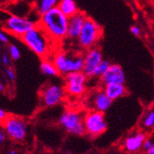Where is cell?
Wrapping results in <instances>:
<instances>
[{"instance_id": "836d02e7", "label": "cell", "mask_w": 154, "mask_h": 154, "mask_svg": "<svg viewBox=\"0 0 154 154\" xmlns=\"http://www.w3.org/2000/svg\"><path fill=\"white\" fill-rule=\"evenodd\" d=\"M8 154H17V153H16V151H15V150H11V151H9V152H8Z\"/></svg>"}, {"instance_id": "4316f807", "label": "cell", "mask_w": 154, "mask_h": 154, "mask_svg": "<svg viewBox=\"0 0 154 154\" xmlns=\"http://www.w3.org/2000/svg\"><path fill=\"white\" fill-rule=\"evenodd\" d=\"M8 113L7 111H5L4 109L0 108V124H3V122L7 119V117L8 116Z\"/></svg>"}, {"instance_id": "cb8c5ba5", "label": "cell", "mask_w": 154, "mask_h": 154, "mask_svg": "<svg viewBox=\"0 0 154 154\" xmlns=\"http://www.w3.org/2000/svg\"><path fill=\"white\" fill-rule=\"evenodd\" d=\"M8 42H9V38H8V33L3 29H1L0 30V43L1 44H8Z\"/></svg>"}, {"instance_id": "484cf974", "label": "cell", "mask_w": 154, "mask_h": 154, "mask_svg": "<svg viewBox=\"0 0 154 154\" xmlns=\"http://www.w3.org/2000/svg\"><path fill=\"white\" fill-rule=\"evenodd\" d=\"M6 138H7L6 133L4 131V128L2 127V125L0 124V146L4 144V142L6 141Z\"/></svg>"}, {"instance_id": "5b68a950", "label": "cell", "mask_w": 154, "mask_h": 154, "mask_svg": "<svg viewBox=\"0 0 154 154\" xmlns=\"http://www.w3.org/2000/svg\"><path fill=\"white\" fill-rule=\"evenodd\" d=\"M37 24V21L26 16H19L12 14L3 22V30L16 38H20L28 31Z\"/></svg>"}, {"instance_id": "44dd1931", "label": "cell", "mask_w": 154, "mask_h": 154, "mask_svg": "<svg viewBox=\"0 0 154 154\" xmlns=\"http://www.w3.org/2000/svg\"><path fill=\"white\" fill-rule=\"evenodd\" d=\"M8 55L9 57L14 60V61H17L20 58V55H21V52L20 49L19 48V46L15 44H11L8 46Z\"/></svg>"}, {"instance_id": "2e32d148", "label": "cell", "mask_w": 154, "mask_h": 154, "mask_svg": "<svg viewBox=\"0 0 154 154\" xmlns=\"http://www.w3.org/2000/svg\"><path fill=\"white\" fill-rule=\"evenodd\" d=\"M145 140V135L142 133H137L135 136L128 137L125 141V148L128 151L134 152L140 149L143 141Z\"/></svg>"}, {"instance_id": "4dcf8cb0", "label": "cell", "mask_w": 154, "mask_h": 154, "mask_svg": "<svg viewBox=\"0 0 154 154\" xmlns=\"http://www.w3.org/2000/svg\"><path fill=\"white\" fill-rule=\"evenodd\" d=\"M147 154H154V143L150 146V148L147 150Z\"/></svg>"}, {"instance_id": "5bb4252c", "label": "cell", "mask_w": 154, "mask_h": 154, "mask_svg": "<svg viewBox=\"0 0 154 154\" xmlns=\"http://www.w3.org/2000/svg\"><path fill=\"white\" fill-rule=\"evenodd\" d=\"M92 110L104 113L112 105V101L103 91H95L90 97Z\"/></svg>"}, {"instance_id": "7c38bea8", "label": "cell", "mask_w": 154, "mask_h": 154, "mask_svg": "<svg viewBox=\"0 0 154 154\" xmlns=\"http://www.w3.org/2000/svg\"><path fill=\"white\" fill-rule=\"evenodd\" d=\"M87 15L85 13L79 11L75 15L68 18L67 23V32L66 40L71 42V43H76V41L81 32L83 24L85 22Z\"/></svg>"}, {"instance_id": "7a4b0ae2", "label": "cell", "mask_w": 154, "mask_h": 154, "mask_svg": "<svg viewBox=\"0 0 154 154\" xmlns=\"http://www.w3.org/2000/svg\"><path fill=\"white\" fill-rule=\"evenodd\" d=\"M20 39L41 59L51 57L53 53V43L45 32L38 24L32 27Z\"/></svg>"}, {"instance_id": "ffe728a7", "label": "cell", "mask_w": 154, "mask_h": 154, "mask_svg": "<svg viewBox=\"0 0 154 154\" xmlns=\"http://www.w3.org/2000/svg\"><path fill=\"white\" fill-rule=\"evenodd\" d=\"M110 65H111V63L109 61L103 59L99 64L97 65V66L94 68V70L92 72V75H91V79H92V78H99L100 79L106 72V70L108 69V67L110 66Z\"/></svg>"}, {"instance_id": "ac0fdd59", "label": "cell", "mask_w": 154, "mask_h": 154, "mask_svg": "<svg viewBox=\"0 0 154 154\" xmlns=\"http://www.w3.org/2000/svg\"><path fill=\"white\" fill-rule=\"evenodd\" d=\"M40 69H41L42 73L45 76H47V77L54 78V77H57L59 75L57 69V67H55L51 57H45V58L41 59Z\"/></svg>"}, {"instance_id": "f1b7e54d", "label": "cell", "mask_w": 154, "mask_h": 154, "mask_svg": "<svg viewBox=\"0 0 154 154\" xmlns=\"http://www.w3.org/2000/svg\"><path fill=\"white\" fill-rule=\"evenodd\" d=\"M152 145V142H151V140H149V139H147V140H144L143 141V143H142V147H143V149H145V150H148L149 148H150V146Z\"/></svg>"}, {"instance_id": "6da1fadb", "label": "cell", "mask_w": 154, "mask_h": 154, "mask_svg": "<svg viewBox=\"0 0 154 154\" xmlns=\"http://www.w3.org/2000/svg\"><path fill=\"white\" fill-rule=\"evenodd\" d=\"M68 18L54 7L41 14L37 24L48 35L53 44H60L66 40Z\"/></svg>"}, {"instance_id": "d6a6232c", "label": "cell", "mask_w": 154, "mask_h": 154, "mask_svg": "<svg viewBox=\"0 0 154 154\" xmlns=\"http://www.w3.org/2000/svg\"><path fill=\"white\" fill-rule=\"evenodd\" d=\"M4 5H5V3H4L3 0H0V7H3Z\"/></svg>"}, {"instance_id": "8fae6325", "label": "cell", "mask_w": 154, "mask_h": 154, "mask_svg": "<svg viewBox=\"0 0 154 154\" xmlns=\"http://www.w3.org/2000/svg\"><path fill=\"white\" fill-rule=\"evenodd\" d=\"M83 69L82 72L85 74L88 79L91 78L94 68L103 60V54L101 50L97 46L90 48L83 53Z\"/></svg>"}, {"instance_id": "e0dca14e", "label": "cell", "mask_w": 154, "mask_h": 154, "mask_svg": "<svg viewBox=\"0 0 154 154\" xmlns=\"http://www.w3.org/2000/svg\"><path fill=\"white\" fill-rule=\"evenodd\" d=\"M57 7L67 18L75 15L79 11L75 0H59Z\"/></svg>"}, {"instance_id": "52a82bcc", "label": "cell", "mask_w": 154, "mask_h": 154, "mask_svg": "<svg viewBox=\"0 0 154 154\" xmlns=\"http://www.w3.org/2000/svg\"><path fill=\"white\" fill-rule=\"evenodd\" d=\"M83 124L85 132L93 137L102 135L107 128L103 113L96 110L88 112L85 116H83Z\"/></svg>"}, {"instance_id": "4fadbf2b", "label": "cell", "mask_w": 154, "mask_h": 154, "mask_svg": "<svg viewBox=\"0 0 154 154\" xmlns=\"http://www.w3.org/2000/svg\"><path fill=\"white\" fill-rule=\"evenodd\" d=\"M103 85L110 83H121L124 84L125 81V75L120 65L111 64L106 72L100 78Z\"/></svg>"}, {"instance_id": "d6986e66", "label": "cell", "mask_w": 154, "mask_h": 154, "mask_svg": "<svg viewBox=\"0 0 154 154\" xmlns=\"http://www.w3.org/2000/svg\"><path fill=\"white\" fill-rule=\"evenodd\" d=\"M59 0H35L34 2V9L37 15L40 16L41 14L46 12L47 10L57 7Z\"/></svg>"}, {"instance_id": "f546056e", "label": "cell", "mask_w": 154, "mask_h": 154, "mask_svg": "<svg viewBox=\"0 0 154 154\" xmlns=\"http://www.w3.org/2000/svg\"><path fill=\"white\" fill-rule=\"evenodd\" d=\"M5 91V84L2 81V79H0V92H4Z\"/></svg>"}, {"instance_id": "9a60e30c", "label": "cell", "mask_w": 154, "mask_h": 154, "mask_svg": "<svg viewBox=\"0 0 154 154\" xmlns=\"http://www.w3.org/2000/svg\"><path fill=\"white\" fill-rule=\"evenodd\" d=\"M103 86V91L112 101L121 98L127 93V89L124 84L121 83H110Z\"/></svg>"}, {"instance_id": "7402d4cb", "label": "cell", "mask_w": 154, "mask_h": 154, "mask_svg": "<svg viewBox=\"0 0 154 154\" xmlns=\"http://www.w3.org/2000/svg\"><path fill=\"white\" fill-rule=\"evenodd\" d=\"M144 125L147 128H151L152 125H154V111L149 113L144 120Z\"/></svg>"}, {"instance_id": "277c9868", "label": "cell", "mask_w": 154, "mask_h": 154, "mask_svg": "<svg viewBox=\"0 0 154 154\" xmlns=\"http://www.w3.org/2000/svg\"><path fill=\"white\" fill-rule=\"evenodd\" d=\"M103 36V29L93 19L87 16L81 32L76 41L78 47L81 51H86L96 46Z\"/></svg>"}, {"instance_id": "603a6c76", "label": "cell", "mask_w": 154, "mask_h": 154, "mask_svg": "<svg viewBox=\"0 0 154 154\" xmlns=\"http://www.w3.org/2000/svg\"><path fill=\"white\" fill-rule=\"evenodd\" d=\"M5 74H6L7 79L9 81H11V82H13L14 80L16 79V72H15V70H14L12 67L8 66L6 68V70H5Z\"/></svg>"}, {"instance_id": "3957f363", "label": "cell", "mask_w": 154, "mask_h": 154, "mask_svg": "<svg viewBox=\"0 0 154 154\" xmlns=\"http://www.w3.org/2000/svg\"><path fill=\"white\" fill-rule=\"evenodd\" d=\"M51 59L53 60L58 74L66 76L71 72L82 71L83 69V53H68L66 51H57L51 54Z\"/></svg>"}, {"instance_id": "d4e9b609", "label": "cell", "mask_w": 154, "mask_h": 154, "mask_svg": "<svg viewBox=\"0 0 154 154\" xmlns=\"http://www.w3.org/2000/svg\"><path fill=\"white\" fill-rule=\"evenodd\" d=\"M0 60H1V63L4 66H8L9 63H10V57L9 55L6 53L2 54L1 57H0Z\"/></svg>"}, {"instance_id": "ba28073f", "label": "cell", "mask_w": 154, "mask_h": 154, "mask_svg": "<svg viewBox=\"0 0 154 154\" xmlns=\"http://www.w3.org/2000/svg\"><path fill=\"white\" fill-rule=\"evenodd\" d=\"M59 123L68 133L80 136L85 133L83 124V116L78 111L67 110L61 115Z\"/></svg>"}, {"instance_id": "9c48e42d", "label": "cell", "mask_w": 154, "mask_h": 154, "mask_svg": "<svg viewBox=\"0 0 154 154\" xmlns=\"http://www.w3.org/2000/svg\"><path fill=\"white\" fill-rule=\"evenodd\" d=\"M88 77L82 71L71 72L65 76V91L73 97H80L86 92Z\"/></svg>"}, {"instance_id": "e575fe53", "label": "cell", "mask_w": 154, "mask_h": 154, "mask_svg": "<svg viewBox=\"0 0 154 154\" xmlns=\"http://www.w3.org/2000/svg\"><path fill=\"white\" fill-rule=\"evenodd\" d=\"M22 154H28V153H22Z\"/></svg>"}, {"instance_id": "8992f818", "label": "cell", "mask_w": 154, "mask_h": 154, "mask_svg": "<svg viewBox=\"0 0 154 154\" xmlns=\"http://www.w3.org/2000/svg\"><path fill=\"white\" fill-rule=\"evenodd\" d=\"M2 127L7 137L14 141H22L26 138L28 132L27 121L20 116H8L3 122Z\"/></svg>"}, {"instance_id": "30bf717a", "label": "cell", "mask_w": 154, "mask_h": 154, "mask_svg": "<svg viewBox=\"0 0 154 154\" xmlns=\"http://www.w3.org/2000/svg\"><path fill=\"white\" fill-rule=\"evenodd\" d=\"M66 91L63 86L59 84H46L40 91V99L42 104L45 107H53L59 104L65 98Z\"/></svg>"}, {"instance_id": "1f68e13d", "label": "cell", "mask_w": 154, "mask_h": 154, "mask_svg": "<svg viewBox=\"0 0 154 154\" xmlns=\"http://www.w3.org/2000/svg\"><path fill=\"white\" fill-rule=\"evenodd\" d=\"M3 1H4V3H5V5L7 4H11V3H14V2H15L16 1V0H3Z\"/></svg>"}, {"instance_id": "83f0119b", "label": "cell", "mask_w": 154, "mask_h": 154, "mask_svg": "<svg viewBox=\"0 0 154 154\" xmlns=\"http://www.w3.org/2000/svg\"><path fill=\"white\" fill-rule=\"evenodd\" d=\"M130 32L132 34H134L135 36H139L140 34V29H139V27L136 26V25H133L131 28H130Z\"/></svg>"}]
</instances>
